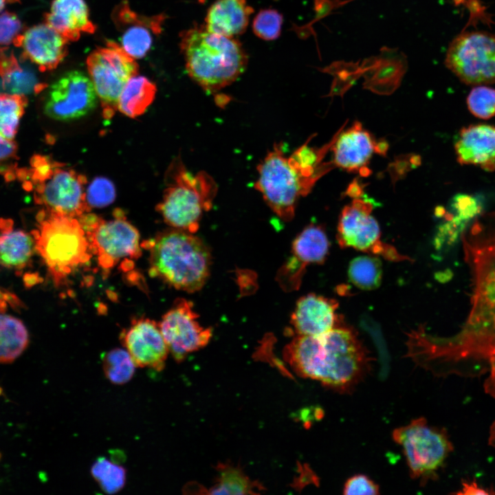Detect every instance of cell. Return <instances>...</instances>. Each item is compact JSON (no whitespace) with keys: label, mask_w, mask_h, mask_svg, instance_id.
<instances>
[{"label":"cell","mask_w":495,"mask_h":495,"mask_svg":"<svg viewBox=\"0 0 495 495\" xmlns=\"http://www.w3.org/2000/svg\"><path fill=\"white\" fill-rule=\"evenodd\" d=\"M329 241L324 228L311 223L305 227L292 243V256L280 267L276 280L287 292L297 289L307 267L323 263L329 254Z\"/></svg>","instance_id":"cell-16"},{"label":"cell","mask_w":495,"mask_h":495,"mask_svg":"<svg viewBox=\"0 0 495 495\" xmlns=\"http://www.w3.org/2000/svg\"><path fill=\"white\" fill-rule=\"evenodd\" d=\"M362 191V188L359 186L358 183L354 182L349 187L347 190V195L351 196L352 197L357 198L361 195Z\"/></svg>","instance_id":"cell-44"},{"label":"cell","mask_w":495,"mask_h":495,"mask_svg":"<svg viewBox=\"0 0 495 495\" xmlns=\"http://www.w3.org/2000/svg\"><path fill=\"white\" fill-rule=\"evenodd\" d=\"M0 76L3 88L12 94L24 95L33 89H43L32 74L22 69L13 52L6 47L0 49Z\"/></svg>","instance_id":"cell-29"},{"label":"cell","mask_w":495,"mask_h":495,"mask_svg":"<svg viewBox=\"0 0 495 495\" xmlns=\"http://www.w3.org/2000/svg\"><path fill=\"white\" fill-rule=\"evenodd\" d=\"M149 251V274L186 292L201 289L210 271L208 246L192 233L173 228L141 243Z\"/></svg>","instance_id":"cell-5"},{"label":"cell","mask_w":495,"mask_h":495,"mask_svg":"<svg viewBox=\"0 0 495 495\" xmlns=\"http://www.w3.org/2000/svg\"><path fill=\"white\" fill-rule=\"evenodd\" d=\"M345 495H377L379 485L365 474H358L349 478L343 487Z\"/></svg>","instance_id":"cell-39"},{"label":"cell","mask_w":495,"mask_h":495,"mask_svg":"<svg viewBox=\"0 0 495 495\" xmlns=\"http://www.w3.org/2000/svg\"><path fill=\"white\" fill-rule=\"evenodd\" d=\"M37 222L32 232L35 249L58 286L91 258L87 234L78 218L45 210L38 214Z\"/></svg>","instance_id":"cell-6"},{"label":"cell","mask_w":495,"mask_h":495,"mask_svg":"<svg viewBox=\"0 0 495 495\" xmlns=\"http://www.w3.org/2000/svg\"><path fill=\"white\" fill-rule=\"evenodd\" d=\"M180 48L188 76L204 90L216 93L245 71L248 56L241 43L196 25L180 34Z\"/></svg>","instance_id":"cell-4"},{"label":"cell","mask_w":495,"mask_h":495,"mask_svg":"<svg viewBox=\"0 0 495 495\" xmlns=\"http://www.w3.org/2000/svg\"><path fill=\"white\" fill-rule=\"evenodd\" d=\"M338 302L315 294L301 297L292 314L291 323L297 335H322L338 325Z\"/></svg>","instance_id":"cell-22"},{"label":"cell","mask_w":495,"mask_h":495,"mask_svg":"<svg viewBox=\"0 0 495 495\" xmlns=\"http://www.w3.org/2000/svg\"><path fill=\"white\" fill-rule=\"evenodd\" d=\"M373 206L368 199L354 198L342 210L338 225L337 240L342 248H352L374 255H380L391 261H403L390 245L381 240L380 229L371 215Z\"/></svg>","instance_id":"cell-13"},{"label":"cell","mask_w":495,"mask_h":495,"mask_svg":"<svg viewBox=\"0 0 495 495\" xmlns=\"http://www.w3.org/2000/svg\"><path fill=\"white\" fill-rule=\"evenodd\" d=\"M461 239L471 283L470 309L456 335L432 338L431 351L436 358H495V212L475 217Z\"/></svg>","instance_id":"cell-1"},{"label":"cell","mask_w":495,"mask_h":495,"mask_svg":"<svg viewBox=\"0 0 495 495\" xmlns=\"http://www.w3.org/2000/svg\"><path fill=\"white\" fill-rule=\"evenodd\" d=\"M330 148L326 144L314 148L307 142L286 156L283 144H274L257 166L254 188L272 211L285 221H291L297 203L311 190L315 183L334 165L322 163Z\"/></svg>","instance_id":"cell-3"},{"label":"cell","mask_w":495,"mask_h":495,"mask_svg":"<svg viewBox=\"0 0 495 495\" xmlns=\"http://www.w3.org/2000/svg\"><path fill=\"white\" fill-rule=\"evenodd\" d=\"M284 357L300 376L341 393L351 390L370 367L356 333L340 324L320 336L297 335L285 346Z\"/></svg>","instance_id":"cell-2"},{"label":"cell","mask_w":495,"mask_h":495,"mask_svg":"<svg viewBox=\"0 0 495 495\" xmlns=\"http://www.w3.org/2000/svg\"><path fill=\"white\" fill-rule=\"evenodd\" d=\"M323 71L335 76L333 90H337L340 87L344 89L350 87L362 75L360 61L355 63L335 61L324 68Z\"/></svg>","instance_id":"cell-38"},{"label":"cell","mask_w":495,"mask_h":495,"mask_svg":"<svg viewBox=\"0 0 495 495\" xmlns=\"http://www.w3.org/2000/svg\"><path fill=\"white\" fill-rule=\"evenodd\" d=\"M22 24L17 16L10 12L0 14V45L14 43L21 34Z\"/></svg>","instance_id":"cell-40"},{"label":"cell","mask_w":495,"mask_h":495,"mask_svg":"<svg viewBox=\"0 0 495 495\" xmlns=\"http://www.w3.org/2000/svg\"><path fill=\"white\" fill-rule=\"evenodd\" d=\"M115 199V186L105 177L95 178L86 190V200L91 209L107 206L112 204Z\"/></svg>","instance_id":"cell-37"},{"label":"cell","mask_w":495,"mask_h":495,"mask_svg":"<svg viewBox=\"0 0 495 495\" xmlns=\"http://www.w3.org/2000/svg\"><path fill=\"white\" fill-rule=\"evenodd\" d=\"M135 366L126 349L116 348L102 358V369L106 378L116 385H123L133 377Z\"/></svg>","instance_id":"cell-33"},{"label":"cell","mask_w":495,"mask_h":495,"mask_svg":"<svg viewBox=\"0 0 495 495\" xmlns=\"http://www.w3.org/2000/svg\"><path fill=\"white\" fill-rule=\"evenodd\" d=\"M45 21L68 41H76L82 33L92 34L96 29L84 0H54Z\"/></svg>","instance_id":"cell-24"},{"label":"cell","mask_w":495,"mask_h":495,"mask_svg":"<svg viewBox=\"0 0 495 495\" xmlns=\"http://www.w3.org/2000/svg\"><path fill=\"white\" fill-rule=\"evenodd\" d=\"M192 302L179 298L159 322L169 352L177 362L206 346L212 330L200 325Z\"/></svg>","instance_id":"cell-15"},{"label":"cell","mask_w":495,"mask_h":495,"mask_svg":"<svg viewBox=\"0 0 495 495\" xmlns=\"http://www.w3.org/2000/svg\"><path fill=\"white\" fill-rule=\"evenodd\" d=\"M28 331L21 320L0 313V364H10L25 351Z\"/></svg>","instance_id":"cell-28"},{"label":"cell","mask_w":495,"mask_h":495,"mask_svg":"<svg viewBox=\"0 0 495 495\" xmlns=\"http://www.w3.org/2000/svg\"><path fill=\"white\" fill-rule=\"evenodd\" d=\"M348 276L351 283L360 289H375L382 278L381 260L375 256H358L349 263Z\"/></svg>","instance_id":"cell-30"},{"label":"cell","mask_w":495,"mask_h":495,"mask_svg":"<svg viewBox=\"0 0 495 495\" xmlns=\"http://www.w3.org/2000/svg\"><path fill=\"white\" fill-rule=\"evenodd\" d=\"M9 1H17L19 0H8Z\"/></svg>","instance_id":"cell-46"},{"label":"cell","mask_w":495,"mask_h":495,"mask_svg":"<svg viewBox=\"0 0 495 495\" xmlns=\"http://www.w3.org/2000/svg\"><path fill=\"white\" fill-rule=\"evenodd\" d=\"M457 162L495 170V125L472 124L460 129L454 142Z\"/></svg>","instance_id":"cell-21"},{"label":"cell","mask_w":495,"mask_h":495,"mask_svg":"<svg viewBox=\"0 0 495 495\" xmlns=\"http://www.w3.org/2000/svg\"><path fill=\"white\" fill-rule=\"evenodd\" d=\"M16 176L47 211L79 218L91 210L86 200L85 176L49 156L34 155L30 168L17 170Z\"/></svg>","instance_id":"cell-7"},{"label":"cell","mask_w":495,"mask_h":495,"mask_svg":"<svg viewBox=\"0 0 495 495\" xmlns=\"http://www.w3.org/2000/svg\"><path fill=\"white\" fill-rule=\"evenodd\" d=\"M26 104L23 94H0V135L13 140Z\"/></svg>","instance_id":"cell-31"},{"label":"cell","mask_w":495,"mask_h":495,"mask_svg":"<svg viewBox=\"0 0 495 495\" xmlns=\"http://www.w3.org/2000/svg\"><path fill=\"white\" fill-rule=\"evenodd\" d=\"M89 78L94 85L105 119L118 110L120 96L128 81L138 73V65L120 45L109 41L89 54L87 58Z\"/></svg>","instance_id":"cell-11"},{"label":"cell","mask_w":495,"mask_h":495,"mask_svg":"<svg viewBox=\"0 0 495 495\" xmlns=\"http://www.w3.org/2000/svg\"><path fill=\"white\" fill-rule=\"evenodd\" d=\"M68 41L45 22L28 28L14 41L21 47L23 58L36 64L41 72L54 69L67 54Z\"/></svg>","instance_id":"cell-19"},{"label":"cell","mask_w":495,"mask_h":495,"mask_svg":"<svg viewBox=\"0 0 495 495\" xmlns=\"http://www.w3.org/2000/svg\"><path fill=\"white\" fill-rule=\"evenodd\" d=\"M378 143L360 122H355L333 138L331 145L333 164L349 172L368 175L366 165L372 154L377 153Z\"/></svg>","instance_id":"cell-20"},{"label":"cell","mask_w":495,"mask_h":495,"mask_svg":"<svg viewBox=\"0 0 495 495\" xmlns=\"http://www.w3.org/2000/svg\"><path fill=\"white\" fill-rule=\"evenodd\" d=\"M407 67V56L403 52L385 46L377 56L364 59L360 65L364 87L384 94L393 91L399 85Z\"/></svg>","instance_id":"cell-23"},{"label":"cell","mask_w":495,"mask_h":495,"mask_svg":"<svg viewBox=\"0 0 495 495\" xmlns=\"http://www.w3.org/2000/svg\"><path fill=\"white\" fill-rule=\"evenodd\" d=\"M113 218L106 220L89 212L78 219L89 241L92 255L104 272L122 260L131 266L141 254L138 230L126 220L122 210L114 211Z\"/></svg>","instance_id":"cell-9"},{"label":"cell","mask_w":495,"mask_h":495,"mask_svg":"<svg viewBox=\"0 0 495 495\" xmlns=\"http://www.w3.org/2000/svg\"><path fill=\"white\" fill-rule=\"evenodd\" d=\"M90 472L100 489L107 494L119 492L126 484V469L105 457L98 458L93 463Z\"/></svg>","instance_id":"cell-32"},{"label":"cell","mask_w":495,"mask_h":495,"mask_svg":"<svg viewBox=\"0 0 495 495\" xmlns=\"http://www.w3.org/2000/svg\"><path fill=\"white\" fill-rule=\"evenodd\" d=\"M8 305L16 307L21 305V302L15 295L0 289V313L5 311Z\"/></svg>","instance_id":"cell-42"},{"label":"cell","mask_w":495,"mask_h":495,"mask_svg":"<svg viewBox=\"0 0 495 495\" xmlns=\"http://www.w3.org/2000/svg\"><path fill=\"white\" fill-rule=\"evenodd\" d=\"M34 250L32 234L14 229L11 219H0V265L21 271L29 265Z\"/></svg>","instance_id":"cell-26"},{"label":"cell","mask_w":495,"mask_h":495,"mask_svg":"<svg viewBox=\"0 0 495 495\" xmlns=\"http://www.w3.org/2000/svg\"><path fill=\"white\" fill-rule=\"evenodd\" d=\"M464 492L463 494H488L483 489H480L476 486L475 483H463V488L462 489Z\"/></svg>","instance_id":"cell-43"},{"label":"cell","mask_w":495,"mask_h":495,"mask_svg":"<svg viewBox=\"0 0 495 495\" xmlns=\"http://www.w3.org/2000/svg\"><path fill=\"white\" fill-rule=\"evenodd\" d=\"M467 105L475 117L492 118L495 116V89L486 85L474 86L467 97Z\"/></svg>","instance_id":"cell-35"},{"label":"cell","mask_w":495,"mask_h":495,"mask_svg":"<svg viewBox=\"0 0 495 495\" xmlns=\"http://www.w3.org/2000/svg\"><path fill=\"white\" fill-rule=\"evenodd\" d=\"M17 146L13 140H9L0 135V165L3 162L16 159Z\"/></svg>","instance_id":"cell-41"},{"label":"cell","mask_w":495,"mask_h":495,"mask_svg":"<svg viewBox=\"0 0 495 495\" xmlns=\"http://www.w3.org/2000/svg\"><path fill=\"white\" fill-rule=\"evenodd\" d=\"M283 15L274 9L261 10L254 17L252 23L254 33L265 41L278 38L281 33Z\"/></svg>","instance_id":"cell-36"},{"label":"cell","mask_w":495,"mask_h":495,"mask_svg":"<svg viewBox=\"0 0 495 495\" xmlns=\"http://www.w3.org/2000/svg\"><path fill=\"white\" fill-rule=\"evenodd\" d=\"M253 12L246 0H217L208 10L204 26L212 33L234 38L245 32Z\"/></svg>","instance_id":"cell-25"},{"label":"cell","mask_w":495,"mask_h":495,"mask_svg":"<svg viewBox=\"0 0 495 495\" xmlns=\"http://www.w3.org/2000/svg\"><path fill=\"white\" fill-rule=\"evenodd\" d=\"M6 0H0V12L3 9Z\"/></svg>","instance_id":"cell-45"},{"label":"cell","mask_w":495,"mask_h":495,"mask_svg":"<svg viewBox=\"0 0 495 495\" xmlns=\"http://www.w3.org/2000/svg\"><path fill=\"white\" fill-rule=\"evenodd\" d=\"M156 91L153 82L137 74L124 86L118 100V110L132 118L140 116L153 101Z\"/></svg>","instance_id":"cell-27"},{"label":"cell","mask_w":495,"mask_h":495,"mask_svg":"<svg viewBox=\"0 0 495 495\" xmlns=\"http://www.w3.org/2000/svg\"><path fill=\"white\" fill-rule=\"evenodd\" d=\"M445 65L463 83H495V33L484 30L463 32L450 43Z\"/></svg>","instance_id":"cell-12"},{"label":"cell","mask_w":495,"mask_h":495,"mask_svg":"<svg viewBox=\"0 0 495 495\" xmlns=\"http://www.w3.org/2000/svg\"><path fill=\"white\" fill-rule=\"evenodd\" d=\"M97 98L89 77L80 71H70L50 86L45 100L44 113L60 121L78 119L94 109Z\"/></svg>","instance_id":"cell-14"},{"label":"cell","mask_w":495,"mask_h":495,"mask_svg":"<svg viewBox=\"0 0 495 495\" xmlns=\"http://www.w3.org/2000/svg\"><path fill=\"white\" fill-rule=\"evenodd\" d=\"M392 437L402 448L411 478L422 484L434 478L452 450L445 431L430 426L424 417L395 428Z\"/></svg>","instance_id":"cell-10"},{"label":"cell","mask_w":495,"mask_h":495,"mask_svg":"<svg viewBox=\"0 0 495 495\" xmlns=\"http://www.w3.org/2000/svg\"><path fill=\"white\" fill-rule=\"evenodd\" d=\"M116 28L122 32L120 45L131 56L142 58L146 55L153 40L162 30L164 14L140 15L133 11L126 1L116 6L111 14Z\"/></svg>","instance_id":"cell-18"},{"label":"cell","mask_w":495,"mask_h":495,"mask_svg":"<svg viewBox=\"0 0 495 495\" xmlns=\"http://www.w3.org/2000/svg\"><path fill=\"white\" fill-rule=\"evenodd\" d=\"M256 485L239 469L221 465L217 483L209 490L211 494H249L256 493Z\"/></svg>","instance_id":"cell-34"},{"label":"cell","mask_w":495,"mask_h":495,"mask_svg":"<svg viewBox=\"0 0 495 495\" xmlns=\"http://www.w3.org/2000/svg\"><path fill=\"white\" fill-rule=\"evenodd\" d=\"M167 176L168 186L156 209L173 228L194 234L203 213L212 208L217 183L204 170L191 173L180 159L173 161Z\"/></svg>","instance_id":"cell-8"},{"label":"cell","mask_w":495,"mask_h":495,"mask_svg":"<svg viewBox=\"0 0 495 495\" xmlns=\"http://www.w3.org/2000/svg\"><path fill=\"white\" fill-rule=\"evenodd\" d=\"M120 340L137 367L158 371L164 368L169 350L159 323L147 318L134 319L121 333Z\"/></svg>","instance_id":"cell-17"}]
</instances>
